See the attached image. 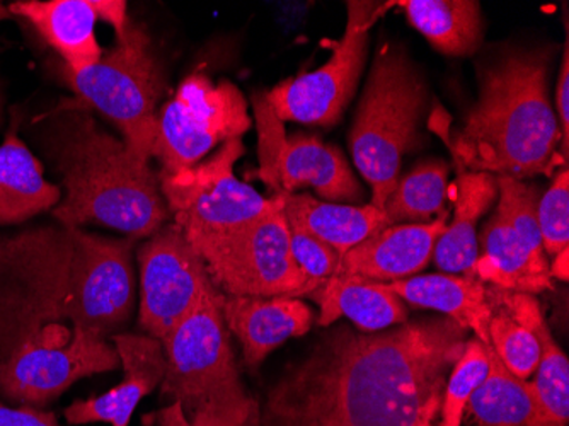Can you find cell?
I'll list each match as a JSON object with an SVG mask.
<instances>
[{
	"label": "cell",
	"mask_w": 569,
	"mask_h": 426,
	"mask_svg": "<svg viewBox=\"0 0 569 426\" xmlns=\"http://www.w3.org/2000/svg\"><path fill=\"white\" fill-rule=\"evenodd\" d=\"M69 229V227H67ZM70 278L67 321L96 338L121 335L136 303L132 251L136 239H110L69 229Z\"/></svg>",
	"instance_id": "7c38bea8"
},
{
	"label": "cell",
	"mask_w": 569,
	"mask_h": 426,
	"mask_svg": "<svg viewBox=\"0 0 569 426\" xmlns=\"http://www.w3.org/2000/svg\"><path fill=\"white\" fill-rule=\"evenodd\" d=\"M493 296L532 329L540 345L539 367L533 374L536 379L530 383L533 409L529 426H568L569 361L552 338L539 303L530 294L501 288L493 290Z\"/></svg>",
	"instance_id": "44dd1931"
},
{
	"label": "cell",
	"mask_w": 569,
	"mask_h": 426,
	"mask_svg": "<svg viewBox=\"0 0 569 426\" xmlns=\"http://www.w3.org/2000/svg\"><path fill=\"white\" fill-rule=\"evenodd\" d=\"M187 239L223 296L303 297L306 284L293 261L283 204L232 232L193 234Z\"/></svg>",
	"instance_id": "ba28073f"
},
{
	"label": "cell",
	"mask_w": 569,
	"mask_h": 426,
	"mask_svg": "<svg viewBox=\"0 0 569 426\" xmlns=\"http://www.w3.org/2000/svg\"><path fill=\"white\" fill-rule=\"evenodd\" d=\"M251 125L248 101L238 86L191 73L158 113L152 157L161 165L159 175L200 165L217 143L241 139Z\"/></svg>",
	"instance_id": "9c48e42d"
},
{
	"label": "cell",
	"mask_w": 569,
	"mask_h": 426,
	"mask_svg": "<svg viewBox=\"0 0 569 426\" xmlns=\"http://www.w3.org/2000/svg\"><path fill=\"white\" fill-rule=\"evenodd\" d=\"M274 197H280L289 224L318 237L340 256L387 227L383 211L372 204H328L297 194Z\"/></svg>",
	"instance_id": "cb8c5ba5"
},
{
	"label": "cell",
	"mask_w": 569,
	"mask_h": 426,
	"mask_svg": "<svg viewBox=\"0 0 569 426\" xmlns=\"http://www.w3.org/2000/svg\"><path fill=\"white\" fill-rule=\"evenodd\" d=\"M223 323L242 346L248 367L256 368L287 339L309 333L315 313L293 297L220 296Z\"/></svg>",
	"instance_id": "d6986e66"
},
{
	"label": "cell",
	"mask_w": 569,
	"mask_h": 426,
	"mask_svg": "<svg viewBox=\"0 0 569 426\" xmlns=\"http://www.w3.org/2000/svg\"><path fill=\"white\" fill-rule=\"evenodd\" d=\"M466 343L450 317L383 333L341 326L270 387L261 426H433Z\"/></svg>",
	"instance_id": "6da1fadb"
},
{
	"label": "cell",
	"mask_w": 569,
	"mask_h": 426,
	"mask_svg": "<svg viewBox=\"0 0 569 426\" xmlns=\"http://www.w3.org/2000/svg\"><path fill=\"white\" fill-rule=\"evenodd\" d=\"M395 2H347V28L341 40L328 41L331 57L312 72L290 77L267 91L268 101L281 121L335 127L350 105L366 67L370 30L383 9Z\"/></svg>",
	"instance_id": "8fae6325"
},
{
	"label": "cell",
	"mask_w": 569,
	"mask_h": 426,
	"mask_svg": "<svg viewBox=\"0 0 569 426\" xmlns=\"http://www.w3.org/2000/svg\"><path fill=\"white\" fill-rule=\"evenodd\" d=\"M248 426H261L260 403L252 402L251 412L248 416Z\"/></svg>",
	"instance_id": "74e56055"
},
{
	"label": "cell",
	"mask_w": 569,
	"mask_h": 426,
	"mask_svg": "<svg viewBox=\"0 0 569 426\" xmlns=\"http://www.w3.org/2000/svg\"><path fill=\"white\" fill-rule=\"evenodd\" d=\"M482 252L472 277L491 281L497 288L537 294L552 288L551 265L545 249L536 248L508 222L497 208L481 234Z\"/></svg>",
	"instance_id": "ffe728a7"
},
{
	"label": "cell",
	"mask_w": 569,
	"mask_h": 426,
	"mask_svg": "<svg viewBox=\"0 0 569 426\" xmlns=\"http://www.w3.org/2000/svg\"><path fill=\"white\" fill-rule=\"evenodd\" d=\"M447 217L443 211L428 224H405L379 230L345 252L332 277L379 284L417 277L433 258L438 237L447 229Z\"/></svg>",
	"instance_id": "ac0fdd59"
},
{
	"label": "cell",
	"mask_w": 569,
	"mask_h": 426,
	"mask_svg": "<svg viewBox=\"0 0 569 426\" xmlns=\"http://www.w3.org/2000/svg\"><path fill=\"white\" fill-rule=\"evenodd\" d=\"M289 226L290 249H292L293 261L302 274L303 284H306L303 297H307L321 288L336 274L341 256L307 230L292 224Z\"/></svg>",
	"instance_id": "d6a6232c"
},
{
	"label": "cell",
	"mask_w": 569,
	"mask_h": 426,
	"mask_svg": "<svg viewBox=\"0 0 569 426\" xmlns=\"http://www.w3.org/2000/svg\"><path fill=\"white\" fill-rule=\"evenodd\" d=\"M242 156V140H229L193 168L159 175L162 197L184 236L232 232L281 207L280 198H264L236 178L234 166Z\"/></svg>",
	"instance_id": "30bf717a"
},
{
	"label": "cell",
	"mask_w": 569,
	"mask_h": 426,
	"mask_svg": "<svg viewBox=\"0 0 569 426\" xmlns=\"http://www.w3.org/2000/svg\"><path fill=\"white\" fill-rule=\"evenodd\" d=\"M427 105V85L406 51L383 44L350 131L355 166L369 182L370 204L379 210L398 185L402 156L417 143Z\"/></svg>",
	"instance_id": "5b68a950"
},
{
	"label": "cell",
	"mask_w": 569,
	"mask_h": 426,
	"mask_svg": "<svg viewBox=\"0 0 569 426\" xmlns=\"http://www.w3.org/2000/svg\"><path fill=\"white\" fill-rule=\"evenodd\" d=\"M146 422L150 426H193L188 422L187 415H184L179 403H169L164 408L150 413ZM244 426H248V419H246Z\"/></svg>",
	"instance_id": "d590c367"
},
{
	"label": "cell",
	"mask_w": 569,
	"mask_h": 426,
	"mask_svg": "<svg viewBox=\"0 0 569 426\" xmlns=\"http://www.w3.org/2000/svg\"><path fill=\"white\" fill-rule=\"evenodd\" d=\"M321 307L319 326H329L348 317L361 333H377L402 325L408 319V307L396 294L379 281L332 277L318 290L309 294Z\"/></svg>",
	"instance_id": "484cf974"
},
{
	"label": "cell",
	"mask_w": 569,
	"mask_h": 426,
	"mask_svg": "<svg viewBox=\"0 0 569 426\" xmlns=\"http://www.w3.org/2000/svg\"><path fill=\"white\" fill-rule=\"evenodd\" d=\"M383 287L406 304L446 314L463 329L475 331L482 345L491 346L488 328L493 306L489 300V290L478 278L449 274L417 275L383 284Z\"/></svg>",
	"instance_id": "603a6c76"
},
{
	"label": "cell",
	"mask_w": 569,
	"mask_h": 426,
	"mask_svg": "<svg viewBox=\"0 0 569 426\" xmlns=\"http://www.w3.org/2000/svg\"><path fill=\"white\" fill-rule=\"evenodd\" d=\"M556 110H558L559 130H561L562 161H568L569 153V43L566 38L562 50L561 70H559L558 86H556Z\"/></svg>",
	"instance_id": "836d02e7"
},
{
	"label": "cell",
	"mask_w": 569,
	"mask_h": 426,
	"mask_svg": "<svg viewBox=\"0 0 569 426\" xmlns=\"http://www.w3.org/2000/svg\"><path fill=\"white\" fill-rule=\"evenodd\" d=\"M447 195L449 166L443 161L421 162L399 178L383 204L387 227L431 222V217L442 216Z\"/></svg>",
	"instance_id": "f1b7e54d"
},
{
	"label": "cell",
	"mask_w": 569,
	"mask_h": 426,
	"mask_svg": "<svg viewBox=\"0 0 569 426\" xmlns=\"http://www.w3.org/2000/svg\"><path fill=\"white\" fill-rule=\"evenodd\" d=\"M111 343L123 367V380L104 394L72 403L66 409L70 425L108 423L111 426H130V419L143 397L161 386L166 357L159 339L121 333L113 336Z\"/></svg>",
	"instance_id": "e0dca14e"
},
{
	"label": "cell",
	"mask_w": 569,
	"mask_h": 426,
	"mask_svg": "<svg viewBox=\"0 0 569 426\" xmlns=\"http://www.w3.org/2000/svg\"><path fill=\"white\" fill-rule=\"evenodd\" d=\"M540 236L546 255H559L569 245V172L561 169L537 205Z\"/></svg>",
	"instance_id": "1f68e13d"
},
{
	"label": "cell",
	"mask_w": 569,
	"mask_h": 426,
	"mask_svg": "<svg viewBox=\"0 0 569 426\" xmlns=\"http://www.w3.org/2000/svg\"><path fill=\"white\" fill-rule=\"evenodd\" d=\"M456 210L446 232L438 237L433 261L449 275L472 277L478 261V222L498 197V179L489 172L460 171L452 188Z\"/></svg>",
	"instance_id": "7402d4cb"
},
{
	"label": "cell",
	"mask_w": 569,
	"mask_h": 426,
	"mask_svg": "<svg viewBox=\"0 0 569 426\" xmlns=\"http://www.w3.org/2000/svg\"><path fill=\"white\" fill-rule=\"evenodd\" d=\"M489 300L493 306L488 328L491 348L515 377L527 380L539 367V341L532 329L495 299L493 294H489Z\"/></svg>",
	"instance_id": "f546056e"
},
{
	"label": "cell",
	"mask_w": 569,
	"mask_h": 426,
	"mask_svg": "<svg viewBox=\"0 0 569 426\" xmlns=\"http://www.w3.org/2000/svg\"><path fill=\"white\" fill-rule=\"evenodd\" d=\"M137 258L139 323L147 336L162 343L217 287L203 259L176 224L150 236Z\"/></svg>",
	"instance_id": "5bb4252c"
},
{
	"label": "cell",
	"mask_w": 569,
	"mask_h": 426,
	"mask_svg": "<svg viewBox=\"0 0 569 426\" xmlns=\"http://www.w3.org/2000/svg\"><path fill=\"white\" fill-rule=\"evenodd\" d=\"M488 348L489 371L472 394L468 409L479 426H529L533 409L532 387L515 377Z\"/></svg>",
	"instance_id": "83f0119b"
},
{
	"label": "cell",
	"mask_w": 569,
	"mask_h": 426,
	"mask_svg": "<svg viewBox=\"0 0 569 426\" xmlns=\"http://www.w3.org/2000/svg\"><path fill=\"white\" fill-rule=\"evenodd\" d=\"M127 2L121 0H22L9 8L11 14L30 21L44 41L62 57L70 73L84 72L102 59L96 37L98 21L108 22L117 38L130 26Z\"/></svg>",
	"instance_id": "2e32d148"
},
{
	"label": "cell",
	"mask_w": 569,
	"mask_h": 426,
	"mask_svg": "<svg viewBox=\"0 0 569 426\" xmlns=\"http://www.w3.org/2000/svg\"><path fill=\"white\" fill-rule=\"evenodd\" d=\"M67 81L79 105L94 108L113 121L133 152L150 161L158 128V106L164 91L161 63L142 26L130 22L123 37L98 66L70 73Z\"/></svg>",
	"instance_id": "52a82bcc"
},
{
	"label": "cell",
	"mask_w": 569,
	"mask_h": 426,
	"mask_svg": "<svg viewBox=\"0 0 569 426\" xmlns=\"http://www.w3.org/2000/svg\"><path fill=\"white\" fill-rule=\"evenodd\" d=\"M569 251L559 252L555 256V262L551 265V278H558V280H568L569 277Z\"/></svg>",
	"instance_id": "8d00e7d4"
},
{
	"label": "cell",
	"mask_w": 569,
	"mask_h": 426,
	"mask_svg": "<svg viewBox=\"0 0 569 426\" xmlns=\"http://www.w3.org/2000/svg\"><path fill=\"white\" fill-rule=\"evenodd\" d=\"M120 365L113 343L73 328L66 341L26 345L0 361V394L19 406L41 409L77 380Z\"/></svg>",
	"instance_id": "9a60e30c"
},
{
	"label": "cell",
	"mask_w": 569,
	"mask_h": 426,
	"mask_svg": "<svg viewBox=\"0 0 569 426\" xmlns=\"http://www.w3.org/2000/svg\"><path fill=\"white\" fill-rule=\"evenodd\" d=\"M252 110L260 137L258 176L273 191V197L312 188L328 204L350 205L361 200L363 188L340 150L325 146L318 137L284 136L283 121L271 108L267 92L252 95Z\"/></svg>",
	"instance_id": "4fadbf2b"
},
{
	"label": "cell",
	"mask_w": 569,
	"mask_h": 426,
	"mask_svg": "<svg viewBox=\"0 0 569 426\" xmlns=\"http://www.w3.org/2000/svg\"><path fill=\"white\" fill-rule=\"evenodd\" d=\"M9 16H11L9 9L6 8V6L0 4V21H4V19H8Z\"/></svg>",
	"instance_id": "f35d334b"
},
{
	"label": "cell",
	"mask_w": 569,
	"mask_h": 426,
	"mask_svg": "<svg viewBox=\"0 0 569 426\" xmlns=\"http://www.w3.org/2000/svg\"><path fill=\"white\" fill-rule=\"evenodd\" d=\"M489 371L488 348L478 338L466 343L462 355L447 377L443 390L442 406H440V425H462L463 413L468 409L469 399L476 393Z\"/></svg>",
	"instance_id": "4dcf8cb0"
},
{
	"label": "cell",
	"mask_w": 569,
	"mask_h": 426,
	"mask_svg": "<svg viewBox=\"0 0 569 426\" xmlns=\"http://www.w3.org/2000/svg\"><path fill=\"white\" fill-rule=\"evenodd\" d=\"M217 288L162 341L161 397L193 426H244L252 399L242 386ZM168 403V405H169Z\"/></svg>",
	"instance_id": "277c9868"
},
{
	"label": "cell",
	"mask_w": 569,
	"mask_h": 426,
	"mask_svg": "<svg viewBox=\"0 0 569 426\" xmlns=\"http://www.w3.org/2000/svg\"><path fill=\"white\" fill-rule=\"evenodd\" d=\"M0 426H60L53 413L33 406H9L0 402Z\"/></svg>",
	"instance_id": "e575fe53"
},
{
	"label": "cell",
	"mask_w": 569,
	"mask_h": 426,
	"mask_svg": "<svg viewBox=\"0 0 569 426\" xmlns=\"http://www.w3.org/2000/svg\"><path fill=\"white\" fill-rule=\"evenodd\" d=\"M47 152L66 194L53 208L60 226L99 224L132 239L168 222L159 172L123 139L104 130L82 105H69L47 128Z\"/></svg>",
	"instance_id": "7a4b0ae2"
},
{
	"label": "cell",
	"mask_w": 569,
	"mask_h": 426,
	"mask_svg": "<svg viewBox=\"0 0 569 426\" xmlns=\"http://www.w3.org/2000/svg\"><path fill=\"white\" fill-rule=\"evenodd\" d=\"M396 6L446 56H472L481 43V6L475 0H402Z\"/></svg>",
	"instance_id": "4316f807"
},
{
	"label": "cell",
	"mask_w": 569,
	"mask_h": 426,
	"mask_svg": "<svg viewBox=\"0 0 569 426\" xmlns=\"http://www.w3.org/2000/svg\"><path fill=\"white\" fill-rule=\"evenodd\" d=\"M549 59L546 50H517L482 70L478 105L449 142L460 168L522 181L559 165Z\"/></svg>",
	"instance_id": "3957f363"
},
{
	"label": "cell",
	"mask_w": 569,
	"mask_h": 426,
	"mask_svg": "<svg viewBox=\"0 0 569 426\" xmlns=\"http://www.w3.org/2000/svg\"><path fill=\"white\" fill-rule=\"evenodd\" d=\"M62 190L44 178L43 166L9 131L0 146V226L21 224L59 205Z\"/></svg>",
	"instance_id": "d4e9b609"
},
{
	"label": "cell",
	"mask_w": 569,
	"mask_h": 426,
	"mask_svg": "<svg viewBox=\"0 0 569 426\" xmlns=\"http://www.w3.org/2000/svg\"><path fill=\"white\" fill-rule=\"evenodd\" d=\"M67 227L0 236V361L67 321L70 278Z\"/></svg>",
	"instance_id": "8992f818"
}]
</instances>
